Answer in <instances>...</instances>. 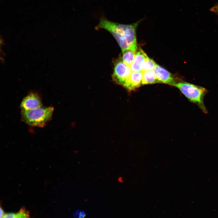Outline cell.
Wrapping results in <instances>:
<instances>
[{"mask_svg": "<svg viewBox=\"0 0 218 218\" xmlns=\"http://www.w3.org/2000/svg\"><path fill=\"white\" fill-rule=\"evenodd\" d=\"M141 21L130 25H125L111 21L102 18L95 28L104 29L111 34L121 48L122 52L127 49L136 51L138 47L136 31Z\"/></svg>", "mask_w": 218, "mask_h": 218, "instance_id": "1", "label": "cell"}, {"mask_svg": "<svg viewBox=\"0 0 218 218\" xmlns=\"http://www.w3.org/2000/svg\"><path fill=\"white\" fill-rule=\"evenodd\" d=\"M173 86L178 89L190 101L197 104L204 113H207L203 101L204 96L207 93L205 88L182 81L176 83Z\"/></svg>", "mask_w": 218, "mask_h": 218, "instance_id": "2", "label": "cell"}, {"mask_svg": "<svg viewBox=\"0 0 218 218\" xmlns=\"http://www.w3.org/2000/svg\"><path fill=\"white\" fill-rule=\"evenodd\" d=\"M54 108L41 107L35 109L21 111L22 121L32 126L43 127L50 119Z\"/></svg>", "mask_w": 218, "mask_h": 218, "instance_id": "3", "label": "cell"}, {"mask_svg": "<svg viewBox=\"0 0 218 218\" xmlns=\"http://www.w3.org/2000/svg\"><path fill=\"white\" fill-rule=\"evenodd\" d=\"M114 63L113 80L116 84L124 87L132 72L130 67L123 62L122 58H117Z\"/></svg>", "mask_w": 218, "mask_h": 218, "instance_id": "4", "label": "cell"}, {"mask_svg": "<svg viewBox=\"0 0 218 218\" xmlns=\"http://www.w3.org/2000/svg\"><path fill=\"white\" fill-rule=\"evenodd\" d=\"M40 97L36 94L31 93L22 100L20 107L22 111L31 110L42 106Z\"/></svg>", "mask_w": 218, "mask_h": 218, "instance_id": "5", "label": "cell"}, {"mask_svg": "<svg viewBox=\"0 0 218 218\" xmlns=\"http://www.w3.org/2000/svg\"><path fill=\"white\" fill-rule=\"evenodd\" d=\"M153 71L159 83L173 86L178 82L170 73L157 64Z\"/></svg>", "mask_w": 218, "mask_h": 218, "instance_id": "6", "label": "cell"}, {"mask_svg": "<svg viewBox=\"0 0 218 218\" xmlns=\"http://www.w3.org/2000/svg\"><path fill=\"white\" fill-rule=\"evenodd\" d=\"M148 56L140 47L138 48L134 61L130 66L132 72H142L146 60Z\"/></svg>", "mask_w": 218, "mask_h": 218, "instance_id": "7", "label": "cell"}, {"mask_svg": "<svg viewBox=\"0 0 218 218\" xmlns=\"http://www.w3.org/2000/svg\"><path fill=\"white\" fill-rule=\"evenodd\" d=\"M142 72H132L124 87L129 91H133L142 84Z\"/></svg>", "mask_w": 218, "mask_h": 218, "instance_id": "8", "label": "cell"}, {"mask_svg": "<svg viewBox=\"0 0 218 218\" xmlns=\"http://www.w3.org/2000/svg\"><path fill=\"white\" fill-rule=\"evenodd\" d=\"M159 83L153 71L142 72V84H147Z\"/></svg>", "mask_w": 218, "mask_h": 218, "instance_id": "9", "label": "cell"}, {"mask_svg": "<svg viewBox=\"0 0 218 218\" xmlns=\"http://www.w3.org/2000/svg\"><path fill=\"white\" fill-rule=\"evenodd\" d=\"M136 51L127 49L122 51V59L123 62L130 67L134 59Z\"/></svg>", "mask_w": 218, "mask_h": 218, "instance_id": "10", "label": "cell"}, {"mask_svg": "<svg viewBox=\"0 0 218 218\" xmlns=\"http://www.w3.org/2000/svg\"><path fill=\"white\" fill-rule=\"evenodd\" d=\"M157 64L153 59L148 57L145 62L142 72L153 71Z\"/></svg>", "mask_w": 218, "mask_h": 218, "instance_id": "11", "label": "cell"}, {"mask_svg": "<svg viewBox=\"0 0 218 218\" xmlns=\"http://www.w3.org/2000/svg\"><path fill=\"white\" fill-rule=\"evenodd\" d=\"M15 218H31L29 212L25 208H22L16 213Z\"/></svg>", "mask_w": 218, "mask_h": 218, "instance_id": "12", "label": "cell"}, {"mask_svg": "<svg viewBox=\"0 0 218 218\" xmlns=\"http://www.w3.org/2000/svg\"><path fill=\"white\" fill-rule=\"evenodd\" d=\"M86 216V213L84 211L78 209L73 213L71 218H84Z\"/></svg>", "mask_w": 218, "mask_h": 218, "instance_id": "13", "label": "cell"}, {"mask_svg": "<svg viewBox=\"0 0 218 218\" xmlns=\"http://www.w3.org/2000/svg\"><path fill=\"white\" fill-rule=\"evenodd\" d=\"M210 10L218 15V3L211 8L210 9Z\"/></svg>", "mask_w": 218, "mask_h": 218, "instance_id": "14", "label": "cell"}, {"mask_svg": "<svg viewBox=\"0 0 218 218\" xmlns=\"http://www.w3.org/2000/svg\"><path fill=\"white\" fill-rule=\"evenodd\" d=\"M16 214L8 213L5 214L2 218H15Z\"/></svg>", "mask_w": 218, "mask_h": 218, "instance_id": "15", "label": "cell"}, {"mask_svg": "<svg viewBox=\"0 0 218 218\" xmlns=\"http://www.w3.org/2000/svg\"><path fill=\"white\" fill-rule=\"evenodd\" d=\"M4 214H5L4 210H3V209L1 208V207L0 218H2Z\"/></svg>", "mask_w": 218, "mask_h": 218, "instance_id": "16", "label": "cell"}]
</instances>
